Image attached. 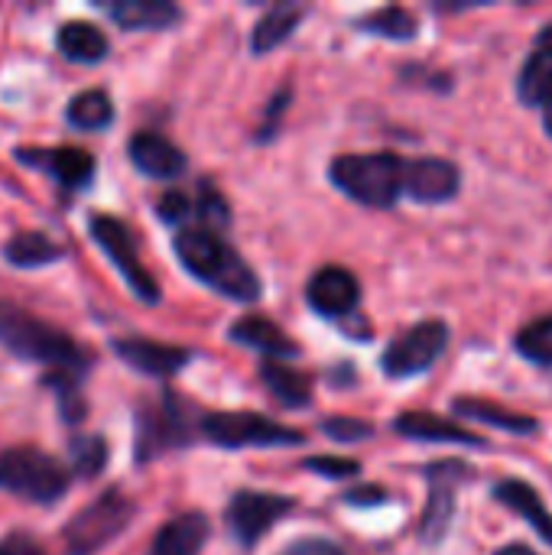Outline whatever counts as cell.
<instances>
[{
    "mask_svg": "<svg viewBox=\"0 0 552 555\" xmlns=\"http://www.w3.org/2000/svg\"><path fill=\"white\" fill-rule=\"evenodd\" d=\"M172 250L179 257V263L205 286H211L215 293L234 299V302H257L264 293L260 276L254 273V267L224 241V234L198 228V224H185L176 231L172 237Z\"/></svg>",
    "mask_w": 552,
    "mask_h": 555,
    "instance_id": "cell-1",
    "label": "cell"
},
{
    "mask_svg": "<svg viewBox=\"0 0 552 555\" xmlns=\"http://www.w3.org/2000/svg\"><path fill=\"white\" fill-rule=\"evenodd\" d=\"M0 345L20 361L49 367V374L85 377L91 367L88 351H81L68 332L55 328L52 322H46L7 299H0Z\"/></svg>",
    "mask_w": 552,
    "mask_h": 555,
    "instance_id": "cell-2",
    "label": "cell"
},
{
    "mask_svg": "<svg viewBox=\"0 0 552 555\" xmlns=\"http://www.w3.org/2000/svg\"><path fill=\"white\" fill-rule=\"evenodd\" d=\"M329 179L351 202L387 211L403 198L407 159L397 153H345L332 159Z\"/></svg>",
    "mask_w": 552,
    "mask_h": 555,
    "instance_id": "cell-3",
    "label": "cell"
},
{
    "mask_svg": "<svg viewBox=\"0 0 552 555\" xmlns=\"http://www.w3.org/2000/svg\"><path fill=\"white\" fill-rule=\"evenodd\" d=\"M68 468L36 446H16L0 455V491L29 504H55L68 491Z\"/></svg>",
    "mask_w": 552,
    "mask_h": 555,
    "instance_id": "cell-4",
    "label": "cell"
},
{
    "mask_svg": "<svg viewBox=\"0 0 552 555\" xmlns=\"http://www.w3.org/2000/svg\"><path fill=\"white\" fill-rule=\"evenodd\" d=\"M137 507L133 501H127L117 488L104 491L101 498H94L85 511H78L62 537H65V553L68 555H98L107 550L133 520Z\"/></svg>",
    "mask_w": 552,
    "mask_h": 555,
    "instance_id": "cell-5",
    "label": "cell"
},
{
    "mask_svg": "<svg viewBox=\"0 0 552 555\" xmlns=\"http://www.w3.org/2000/svg\"><path fill=\"white\" fill-rule=\"evenodd\" d=\"M198 433L218 449H283L303 446L306 436L260 413H205Z\"/></svg>",
    "mask_w": 552,
    "mask_h": 555,
    "instance_id": "cell-6",
    "label": "cell"
},
{
    "mask_svg": "<svg viewBox=\"0 0 552 555\" xmlns=\"http://www.w3.org/2000/svg\"><path fill=\"white\" fill-rule=\"evenodd\" d=\"M449 325L442 319H426L416 322L413 328H407L400 338H394L387 345V351L381 354V371L390 380H410L426 374L449 348Z\"/></svg>",
    "mask_w": 552,
    "mask_h": 555,
    "instance_id": "cell-7",
    "label": "cell"
},
{
    "mask_svg": "<svg viewBox=\"0 0 552 555\" xmlns=\"http://www.w3.org/2000/svg\"><path fill=\"white\" fill-rule=\"evenodd\" d=\"M423 478L429 485V498L423 507V520H420V540L423 546H439L455 520V494L465 481L475 478L472 465L459 462V459H442L423 468Z\"/></svg>",
    "mask_w": 552,
    "mask_h": 555,
    "instance_id": "cell-8",
    "label": "cell"
},
{
    "mask_svg": "<svg viewBox=\"0 0 552 555\" xmlns=\"http://www.w3.org/2000/svg\"><path fill=\"white\" fill-rule=\"evenodd\" d=\"M88 231H91L94 244L107 254V260L117 267V273L127 280L130 293H133L137 299H143L146 306H156V302H159V286H156V280L150 276V270L140 263L130 228H127L120 218L94 215V218L88 221Z\"/></svg>",
    "mask_w": 552,
    "mask_h": 555,
    "instance_id": "cell-9",
    "label": "cell"
},
{
    "mask_svg": "<svg viewBox=\"0 0 552 555\" xmlns=\"http://www.w3.org/2000/svg\"><path fill=\"white\" fill-rule=\"evenodd\" d=\"M189 439H192V429H189L185 410L172 393H163V400L140 406L137 413V462L140 465L153 462L156 455L169 449L189 446Z\"/></svg>",
    "mask_w": 552,
    "mask_h": 555,
    "instance_id": "cell-10",
    "label": "cell"
},
{
    "mask_svg": "<svg viewBox=\"0 0 552 555\" xmlns=\"http://www.w3.org/2000/svg\"><path fill=\"white\" fill-rule=\"evenodd\" d=\"M290 511H293L290 498L270 494V491H238L228 501L224 520H228V530L238 540V546L254 550Z\"/></svg>",
    "mask_w": 552,
    "mask_h": 555,
    "instance_id": "cell-11",
    "label": "cell"
},
{
    "mask_svg": "<svg viewBox=\"0 0 552 555\" xmlns=\"http://www.w3.org/2000/svg\"><path fill=\"white\" fill-rule=\"evenodd\" d=\"M517 101L543 114V127L552 137V20L534 36L530 52L521 65Z\"/></svg>",
    "mask_w": 552,
    "mask_h": 555,
    "instance_id": "cell-12",
    "label": "cell"
},
{
    "mask_svg": "<svg viewBox=\"0 0 552 555\" xmlns=\"http://www.w3.org/2000/svg\"><path fill=\"white\" fill-rule=\"evenodd\" d=\"M23 166H33L46 176H52L62 189L81 192L94 179V156L78 146H20L13 153Z\"/></svg>",
    "mask_w": 552,
    "mask_h": 555,
    "instance_id": "cell-13",
    "label": "cell"
},
{
    "mask_svg": "<svg viewBox=\"0 0 552 555\" xmlns=\"http://www.w3.org/2000/svg\"><path fill=\"white\" fill-rule=\"evenodd\" d=\"M462 192V169L446 156H420L407 159V185L403 195L420 205H446Z\"/></svg>",
    "mask_w": 552,
    "mask_h": 555,
    "instance_id": "cell-14",
    "label": "cell"
},
{
    "mask_svg": "<svg viewBox=\"0 0 552 555\" xmlns=\"http://www.w3.org/2000/svg\"><path fill=\"white\" fill-rule=\"evenodd\" d=\"M306 302L322 319H345L361 302V283L345 267H322L312 273V280L306 286Z\"/></svg>",
    "mask_w": 552,
    "mask_h": 555,
    "instance_id": "cell-15",
    "label": "cell"
},
{
    "mask_svg": "<svg viewBox=\"0 0 552 555\" xmlns=\"http://www.w3.org/2000/svg\"><path fill=\"white\" fill-rule=\"evenodd\" d=\"M127 156L130 163L150 176V179H159V182H169V179H179L189 166L185 153L163 133L156 130H140L127 140Z\"/></svg>",
    "mask_w": 552,
    "mask_h": 555,
    "instance_id": "cell-16",
    "label": "cell"
},
{
    "mask_svg": "<svg viewBox=\"0 0 552 555\" xmlns=\"http://www.w3.org/2000/svg\"><path fill=\"white\" fill-rule=\"evenodd\" d=\"M114 354L127 367H133V371H140L146 377H172L192 358V351H185V348L159 345V341H150V338H117L114 341Z\"/></svg>",
    "mask_w": 552,
    "mask_h": 555,
    "instance_id": "cell-17",
    "label": "cell"
},
{
    "mask_svg": "<svg viewBox=\"0 0 552 555\" xmlns=\"http://www.w3.org/2000/svg\"><path fill=\"white\" fill-rule=\"evenodd\" d=\"M394 433L413 442H429V446H462V449H488V442L465 426L433 416V413H400L394 420Z\"/></svg>",
    "mask_w": 552,
    "mask_h": 555,
    "instance_id": "cell-18",
    "label": "cell"
},
{
    "mask_svg": "<svg viewBox=\"0 0 552 555\" xmlns=\"http://www.w3.org/2000/svg\"><path fill=\"white\" fill-rule=\"evenodd\" d=\"M491 498H495L501 507H508L511 514L524 517L527 527H530L547 546H552V511L543 504V498L537 494L534 485H527V481H521V478H501V481H495Z\"/></svg>",
    "mask_w": 552,
    "mask_h": 555,
    "instance_id": "cell-19",
    "label": "cell"
},
{
    "mask_svg": "<svg viewBox=\"0 0 552 555\" xmlns=\"http://www.w3.org/2000/svg\"><path fill=\"white\" fill-rule=\"evenodd\" d=\"M120 29H172L182 10L169 0H107L98 3Z\"/></svg>",
    "mask_w": 552,
    "mask_h": 555,
    "instance_id": "cell-20",
    "label": "cell"
},
{
    "mask_svg": "<svg viewBox=\"0 0 552 555\" xmlns=\"http://www.w3.org/2000/svg\"><path fill=\"white\" fill-rule=\"evenodd\" d=\"M228 335H231V341H238V345H244V348H254V351H260V354L270 358V361L296 358V354H299V345H296L277 322H270V319H264V315H244V319H238V322L228 328Z\"/></svg>",
    "mask_w": 552,
    "mask_h": 555,
    "instance_id": "cell-21",
    "label": "cell"
},
{
    "mask_svg": "<svg viewBox=\"0 0 552 555\" xmlns=\"http://www.w3.org/2000/svg\"><path fill=\"white\" fill-rule=\"evenodd\" d=\"M208 543V520L205 514L192 511V514H179L172 517L156 537L150 555H198Z\"/></svg>",
    "mask_w": 552,
    "mask_h": 555,
    "instance_id": "cell-22",
    "label": "cell"
},
{
    "mask_svg": "<svg viewBox=\"0 0 552 555\" xmlns=\"http://www.w3.org/2000/svg\"><path fill=\"white\" fill-rule=\"evenodd\" d=\"M452 413L462 416V420H475V423L495 426V429L511 433V436H537L540 433V423L534 416L504 410V406H498L491 400H478V397H455L452 400Z\"/></svg>",
    "mask_w": 552,
    "mask_h": 555,
    "instance_id": "cell-23",
    "label": "cell"
},
{
    "mask_svg": "<svg viewBox=\"0 0 552 555\" xmlns=\"http://www.w3.org/2000/svg\"><path fill=\"white\" fill-rule=\"evenodd\" d=\"M55 46H59V52H62L68 62H78V65H98V62H104L107 52H111L107 36H104L94 23H85V20H68V23L59 29Z\"/></svg>",
    "mask_w": 552,
    "mask_h": 555,
    "instance_id": "cell-24",
    "label": "cell"
},
{
    "mask_svg": "<svg viewBox=\"0 0 552 555\" xmlns=\"http://www.w3.org/2000/svg\"><path fill=\"white\" fill-rule=\"evenodd\" d=\"M303 16H306V7H303V3H290V0L273 3V7L257 20V26H254V33H251V49H254L257 55L273 52L277 46H283V42L296 33V26L303 23Z\"/></svg>",
    "mask_w": 552,
    "mask_h": 555,
    "instance_id": "cell-25",
    "label": "cell"
},
{
    "mask_svg": "<svg viewBox=\"0 0 552 555\" xmlns=\"http://www.w3.org/2000/svg\"><path fill=\"white\" fill-rule=\"evenodd\" d=\"M260 380L267 384L270 397H273L277 403L290 406V410H303V406L312 403V380H309L303 371H296L293 364L264 358V364H260Z\"/></svg>",
    "mask_w": 552,
    "mask_h": 555,
    "instance_id": "cell-26",
    "label": "cell"
},
{
    "mask_svg": "<svg viewBox=\"0 0 552 555\" xmlns=\"http://www.w3.org/2000/svg\"><path fill=\"white\" fill-rule=\"evenodd\" d=\"M59 257H62V247L55 241H49L42 231H20L3 244V260L10 267H20V270L49 267Z\"/></svg>",
    "mask_w": 552,
    "mask_h": 555,
    "instance_id": "cell-27",
    "label": "cell"
},
{
    "mask_svg": "<svg viewBox=\"0 0 552 555\" xmlns=\"http://www.w3.org/2000/svg\"><path fill=\"white\" fill-rule=\"evenodd\" d=\"M355 26L361 33H371V36H381V39H390V42H410V39L420 36V23L407 7H381L374 13L358 16Z\"/></svg>",
    "mask_w": 552,
    "mask_h": 555,
    "instance_id": "cell-28",
    "label": "cell"
},
{
    "mask_svg": "<svg viewBox=\"0 0 552 555\" xmlns=\"http://www.w3.org/2000/svg\"><path fill=\"white\" fill-rule=\"evenodd\" d=\"M65 120L75 130H91L94 133V130H104L114 120V104H111V98L101 88H88V91H78L68 101Z\"/></svg>",
    "mask_w": 552,
    "mask_h": 555,
    "instance_id": "cell-29",
    "label": "cell"
},
{
    "mask_svg": "<svg viewBox=\"0 0 552 555\" xmlns=\"http://www.w3.org/2000/svg\"><path fill=\"white\" fill-rule=\"evenodd\" d=\"M514 351L537 367H552V315L527 322L514 335Z\"/></svg>",
    "mask_w": 552,
    "mask_h": 555,
    "instance_id": "cell-30",
    "label": "cell"
},
{
    "mask_svg": "<svg viewBox=\"0 0 552 555\" xmlns=\"http://www.w3.org/2000/svg\"><path fill=\"white\" fill-rule=\"evenodd\" d=\"M68 455H72L75 475L85 478V481H91V478H98L104 472L111 449H107V442L101 436H78V439L68 442Z\"/></svg>",
    "mask_w": 552,
    "mask_h": 555,
    "instance_id": "cell-31",
    "label": "cell"
},
{
    "mask_svg": "<svg viewBox=\"0 0 552 555\" xmlns=\"http://www.w3.org/2000/svg\"><path fill=\"white\" fill-rule=\"evenodd\" d=\"M322 433L342 446H358V442H368L374 436V426L364 420H355V416H332L322 423Z\"/></svg>",
    "mask_w": 552,
    "mask_h": 555,
    "instance_id": "cell-32",
    "label": "cell"
},
{
    "mask_svg": "<svg viewBox=\"0 0 552 555\" xmlns=\"http://www.w3.org/2000/svg\"><path fill=\"white\" fill-rule=\"evenodd\" d=\"M303 468H309L312 475H322V478H355L361 472V465L355 459H332V455H319V459H306Z\"/></svg>",
    "mask_w": 552,
    "mask_h": 555,
    "instance_id": "cell-33",
    "label": "cell"
},
{
    "mask_svg": "<svg viewBox=\"0 0 552 555\" xmlns=\"http://www.w3.org/2000/svg\"><path fill=\"white\" fill-rule=\"evenodd\" d=\"M280 555H345V550L332 540H319V537H309V540H296L290 550H283Z\"/></svg>",
    "mask_w": 552,
    "mask_h": 555,
    "instance_id": "cell-34",
    "label": "cell"
},
{
    "mask_svg": "<svg viewBox=\"0 0 552 555\" xmlns=\"http://www.w3.org/2000/svg\"><path fill=\"white\" fill-rule=\"evenodd\" d=\"M0 555H46V550L29 533H7L0 540Z\"/></svg>",
    "mask_w": 552,
    "mask_h": 555,
    "instance_id": "cell-35",
    "label": "cell"
},
{
    "mask_svg": "<svg viewBox=\"0 0 552 555\" xmlns=\"http://www.w3.org/2000/svg\"><path fill=\"white\" fill-rule=\"evenodd\" d=\"M286 101H290V88L277 91V98H273V101H270V107H267V124L260 127V140H270V137H273L277 120H280V114L286 111Z\"/></svg>",
    "mask_w": 552,
    "mask_h": 555,
    "instance_id": "cell-36",
    "label": "cell"
},
{
    "mask_svg": "<svg viewBox=\"0 0 552 555\" xmlns=\"http://www.w3.org/2000/svg\"><path fill=\"white\" fill-rule=\"evenodd\" d=\"M384 501H387L384 488H355V491L345 494V504H351V507H377Z\"/></svg>",
    "mask_w": 552,
    "mask_h": 555,
    "instance_id": "cell-37",
    "label": "cell"
},
{
    "mask_svg": "<svg viewBox=\"0 0 552 555\" xmlns=\"http://www.w3.org/2000/svg\"><path fill=\"white\" fill-rule=\"evenodd\" d=\"M495 555H540L537 550H530V546H524V543H511V546H501Z\"/></svg>",
    "mask_w": 552,
    "mask_h": 555,
    "instance_id": "cell-38",
    "label": "cell"
}]
</instances>
